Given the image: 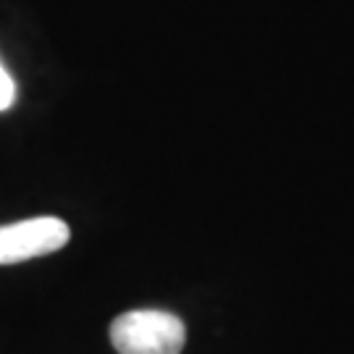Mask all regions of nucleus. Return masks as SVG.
I'll use <instances>...</instances> for the list:
<instances>
[{"mask_svg": "<svg viewBox=\"0 0 354 354\" xmlns=\"http://www.w3.org/2000/svg\"><path fill=\"white\" fill-rule=\"evenodd\" d=\"M111 342L118 354H181L187 326L163 310H131L111 323Z\"/></svg>", "mask_w": 354, "mask_h": 354, "instance_id": "1", "label": "nucleus"}, {"mask_svg": "<svg viewBox=\"0 0 354 354\" xmlns=\"http://www.w3.org/2000/svg\"><path fill=\"white\" fill-rule=\"evenodd\" d=\"M71 231L66 221L55 215H39L0 226V266L24 263L32 257L53 254L64 250Z\"/></svg>", "mask_w": 354, "mask_h": 354, "instance_id": "2", "label": "nucleus"}, {"mask_svg": "<svg viewBox=\"0 0 354 354\" xmlns=\"http://www.w3.org/2000/svg\"><path fill=\"white\" fill-rule=\"evenodd\" d=\"M16 102V84H13L11 74L0 64V111H8Z\"/></svg>", "mask_w": 354, "mask_h": 354, "instance_id": "3", "label": "nucleus"}]
</instances>
